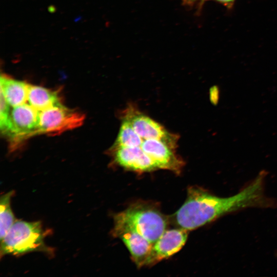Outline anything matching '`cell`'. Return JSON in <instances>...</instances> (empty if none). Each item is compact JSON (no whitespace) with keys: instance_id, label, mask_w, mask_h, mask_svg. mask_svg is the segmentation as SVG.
I'll return each instance as SVG.
<instances>
[{"instance_id":"obj_6","label":"cell","mask_w":277,"mask_h":277,"mask_svg":"<svg viewBox=\"0 0 277 277\" xmlns=\"http://www.w3.org/2000/svg\"><path fill=\"white\" fill-rule=\"evenodd\" d=\"M188 231L181 228L167 230L152 244L144 266H151L179 252L184 246Z\"/></svg>"},{"instance_id":"obj_5","label":"cell","mask_w":277,"mask_h":277,"mask_svg":"<svg viewBox=\"0 0 277 277\" xmlns=\"http://www.w3.org/2000/svg\"><path fill=\"white\" fill-rule=\"evenodd\" d=\"M140 147L159 169L180 173L184 163L175 153L176 144L159 139L142 138Z\"/></svg>"},{"instance_id":"obj_13","label":"cell","mask_w":277,"mask_h":277,"mask_svg":"<svg viewBox=\"0 0 277 277\" xmlns=\"http://www.w3.org/2000/svg\"><path fill=\"white\" fill-rule=\"evenodd\" d=\"M13 191H10L1 197L0 200V238L5 237L15 221L10 206V200Z\"/></svg>"},{"instance_id":"obj_2","label":"cell","mask_w":277,"mask_h":277,"mask_svg":"<svg viewBox=\"0 0 277 277\" xmlns=\"http://www.w3.org/2000/svg\"><path fill=\"white\" fill-rule=\"evenodd\" d=\"M45 233L40 222L15 220L1 241V256L21 255L34 251L50 253L44 242Z\"/></svg>"},{"instance_id":"obj_4","label":"cell","mask_w":277,"mask_h":277,"mask_svg":"<svg viewBox=\"0 0 277 277\" xmlns=\"http://www.w3.org/2000/svg\"><path fill=\"white\" fill-rule=\"evenodd\" d=\"M85 117L57 103L38 111L37 133L57 134L82 125Z\"/></svg>"},{"instance_id":"obj_1","label":"cell","mask_w":277,"mask_h":277,"mask_svg":"<svg viewBox=\"0 0 277 277\" xmlns=\"http://www.w3.org/2000/svg\"><path fill=\"white\" fill-rule=\"evenodd\" d=\"M265 171L231 196L221 197L199 187H190L186 201L173 215L174 223L188 231L198 228L231 212L263 204Z\"/></svg>"},{"instance_id":"obj_19","label":"cell","mask_w":277,"mask_h":277,"mask_svg":"<svg viewBox=\"0 0 277 277\" xmlns=\"http://www.w3.org/2000/svg\"><path fill=\"white\" fill-rule=\"evenodd\" d=\"M187 1H188V0H185L186 2Z\"/></svg>"},{"instance_id":"obj_12","label":"cell","mask_w":277,"mask_h":277,"mask_svg":"<svg viewBox=\"0 0 277 277\" xmlns=\"http://www.w3.org/2000/svg\"><path fill=\"white\" fill-rule=\"evenodd\" d=\"M27 101L38 111L59 103L56 92L47 88L29 85Z\"/></svg>"},{"instance_id":"obj_14","label":"cell","mask_w":277,"mask_h":277,"mask_svg":"<svg viewBox=\"0 0 277 277\" xmlns=\"http://www.w3.org/2000/svg\"><path fill=\"white\" fill-rule=\"evenodd\" d=\"M141 142L142 138L133 130L129 122L123 118L115 145L140 147Z\"/></svg>"},{"instance_id":"obj_9","label":"cell","mask_w":277,"mask_h":277,"mask_svg":"<svg viewBox=\"0 0 277 277\" xmlns=\"http://www.w3.org/2000/svg\"><path fill=\"white\" fill-rule=\"evenodd\" d=\"M38 116V111L29 104L25 103L13 107L5 133L15 138H22L37 133Z\"/></svg>"},{"instance_id":"obj_3","label":"cell","mask_w":277,"mask_h":277,"mask_svg":"<svg viewBox=\"0 0 277 277\" xmlns=\"http://www.w3.org/2000/svg\"><path fill=\"white\" fill-rule=\"evenodd\" d=\"M114 218L128 224L152 244L165 231L168 224L166 217L159 209L145 202L131 204Z\"/></svg>"},{"instance_id":"obj_15","label":"cell","mask_w":277,"mask_h":277,"mask_svg":"<svg viewBox=\"0 0 277 277\" xmlns=\"http://www.w3.org/2000/svg\"><path fill=\"white\" fill-rule=\"evenodd\" d=\"M9 106L4 95L1 92V111H0V126L1 129L6 132L8 128L10 111Z\"/></svg>"},{"instance_id":"obj_8","label":"cell","mask_w":277,"mask_h":277,"mask_svg":"<svg viewBox=\"0 0 277 277\" xmlns=\"http://www.w3.org/2000/svg\"><path fill=\"white\" fill-rule=\"evenodd\" d=\"M123 118L129 122L135 132L142 138L159 139L176 144V135L169 133L160 124L135 108H128Z\"/></svg>"},{"instance_id":"obj_7","label":"cell","mask_w":277,"mask_h":277,"mask_svg":"<svg viewBox=\"0 0 277 277\" xmlns=\"http://www.w3.org/2000/svg\"><path fill=\"white\" fill-rule=\"evenodd\" d=\"M114 221L113 235L122 241L135 265L144 266L153 244L125 222L115 218Z\"/></svg>"},{"instance_id":"obj_11","label":"cell","mask_w":277,"mask_h":277,"mask_svg":"<svg viewBox=\"0 0 277 277\" xmlns=\"http://www.w3.org/2000/svg\"><path fill=\"white\" fill-rule=\"evenodd\" d=\"M29 85L6 76L1 77V92L8 104L14 107L25 104L27 100Z\"/></svg>"},{"instance_id":"obj_16","label":"cell","mask_w":277,"mask_h":277,"mask_svg":"<svg viewBox=\"0 0 277 277\" xmlns=\"http://www.w3.org/2000/svg\"><path fill=\"white\" fill-rule=\"evenodd\" d=\"M210 100L214 105L218 103L220 97V90L217 86H214L210 89Z\"/></svg>"},{"instance_id":"obj_10","label":"cell","mask_w":277,"mask_h":277,"mask_svg":"<svg viewBox=\"0 0 277 277\" xmlns=\"http://www.w3.org/2000/svg\"><path fill=\"white\" fill-rule=\"evenodd\" d=\"M115 146L114 159L120 166L137 172H147L159 169L156 164L140 147Z\"/></svg>"},{"instance_id":"obj_18","label":"cell","mask_w":277,"mask_h":277,"mask_svg":"<svg viewBox=\"0 0 277 277\" xmlns=\"http://www.w3.org/2000/svg\"><path fill=\"white\" fill-rule=\"evenodd\" d=\"M188 1H190V2H192L193 0H188Z\"/></svg>"},{"instance_id":"obj_17","label":"cell","mask_w":277,"mask_h":277,"mask_svg":"<svg viewBox=\"0 0 277 277\" xmlns=\"http://www.w3.org/2000/svg\"><path fill=\"white\" fill-rule=\"evenodd\" d=\"M215 1L221 2L222 3L228 4V3H230L233 2L234 0H215Z\"/></svg>"}]
</instances>
